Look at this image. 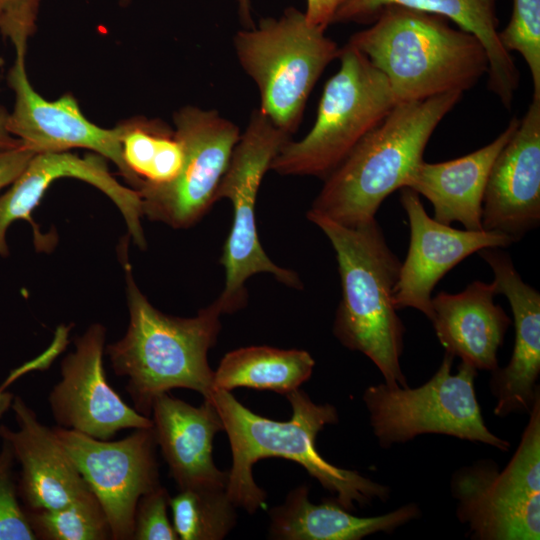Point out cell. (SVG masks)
Returning <instances> with one entry per match:
<instances>
[{
    "label": "cell",
    "mask_w": 540,
    "mask_h": 540,
    "mask_svg": "<svg viewBox=\"0 0 540 540\" xmlns=\"http://www.w3.org/2000/svg\"><path fill=\"white\" fill-rule=\"evenodd\" d=\"M292 407L289 421L260 416L242 405L230 391L214 390L209 398L216 407L227 433L232 467L226 491L236 507L250 514L264 506L266 493L254 481L253 465L260 459L281 457L296 462L324 489L336 495L347 510L365 506L374 499L385 501L389 488L357 471L339 468L326 461L315 446L317 434L338 422L331 404H316L299 388L285 395Z\"/></svg>",
    "instance_id": "cell-1"
},
{
    "label": "cell",
    "mask_w": 540,
    "mask_h": 540,
    "mask_svg": "<svg viewBox=\"0 0 540 540\" xmlns=\"http://www.w3.org/2000/svg\"><path fill=\"white\" fill-rule=\"evenodd\" d=\"M124 264L129 325L106 353L114 373L127 377L126 391L134 409L151 416L154 399L173 388H187L209 398L214 371L208 363L221 329L222 312L214 301L190 318L156 309L137 287L127 259V241L120 245Z\"/></svg>",
    "instance_id": "cell-2"
},
{
    "label": "cell",
    "mask_w": 540,
    "mask_h": 540,
    "mask_svg": "<svg viewBox=\"0 0 540 540\" xmlns=\"http://www.w3.org/2000/svg\"><path fill=\"white\" fill-rule=\"evenodd\" d=\"M307 218L327 236L338 263L342 298L333 325L335 337L367 356L386 384L408 386L400 365L405 327L393 305L401 262L376 218L354 227L310 211Z\"/></svg>",
    "instance_id": "cell-3"
},
{
    "label": "cell",
    "mask_w": 540,
    "mask_h": 540,
    "mask_svg": "<svg viewBox=\"0 0 540 540\" xmlns=\"http://www.w3.org/2000/svg\"><path fill=\"white\" fill-rule=\"evenodd\" d=\"M349 43L386 77L397 104L463 93L488 70L475 35L441 16L398 5L384 7Z\"/></svg>",
    "instance_id": "cell-4"
},
{
    "label": "cell",
    "mask_w": 540,
    "mask_h": 540,
    "mask_svg": "<svg viewBox=\"0 0 540 540\" xmlns=\"http://www.w3.org/2000/svg\"><path fill=\"white\" fill-rule=\"evenodd\" d=\"M462 94L396 104L325 178L309 211L348 227L375 219L382 202L406 186L434 130Z\"/></svg>",
    "instance_id": "cell-5"
},
{
    "label": "cell",
    "mask_w": 540,
    "mask_h": 540,
    "mask_svg": "<svg viewBox=\"0 0 540 540\" xmlns=\"http://www.w3.org/2000/svg\"><path fill=\"white\" fill-rule=\"evenodd\" d=\"M338 58L312 129L281 148L270 166L276 173L326 178L397 104L386 77L352 44Z\"/></svg>",
    "instance_id": "cell-6"
},
{
    "label": "cell",
    "mask_w": 540,
    "mask_h": 540,
    "mask_svg": "<svg viewBox=\"0 0 540 540\" xmlns=\"http://www.w3.org/2000/svg\"><path fill=\"white\" fill-rule=\"evenodd\" d=\"M238 61L256 83L260 110L288 133L299 125L307 99L340 48L305 12L288 8L279 18L260 19L233 39Z\"/></svg>",
    "instance_id": "cell-7"
},
{
    "label": "cell",
    "mask_w": 540,
    "mask_h": 540,
    "mask_svg": "<svg viewBox=\"0 0 540 540\" xmlns=\"http://www.w3.org/2000/svg\"><path fill=\"white\" fill-rule=\"evenodd\" d=\"M288 141V133L275 126L260 109H255L216 190L215 201L228 199L233 207V224L220 258L225 269V285L215 300L222 314L233 313L246 305L245 283L257 273L272 274L290 287H302L295 272L276 265L268 257L259 241L255 219L262 179Z\"/></svg>",
    "instance_id": "cell-8"
},
{
    "label": "cell",
    "mask_w": 540,
    "mask_h": 540,
    "mask_svg": "<svg viewBox=\"0 0 540 540\" xmlns=\"http://www.w3.org/2000/svg\"><path fill=\"white\" fill-rule=\"evenodd\" d=\"M453 359L446 353L435 374L417 388L385 383L365 390L363 401L382 448L430 433L508 451L509 443L494 435L483 420L474 385L478 370L461 361L452 374Z\"/></svg>",
    "instance_id": "cell-9"
},
{
    "label": "cell",
    "mask_w": 540,
    "mask_h": 540,
    "mask_svg": "<svg viewBox=\"0 0 540 540\" xmlns=\"http://www.w3.org/2000/svg\"><path fill=\"white\" fill-rule=\"evenodd\" d=\"M174 122L184 150L180 173L166 185L137 191L144 216L179 229L194 225L216 202V190L241 134L217 111L193 106L180 109Z\"/></svg>",
    "instance_id": "cell-10"
},
{
    "label": "cell",
    "mask_w": 540,
    "mask_h": 540,
    "mask_svg": "<svg viewBox=\"0 0 540 540\" xmlns=\"http://www.w3.org/2000/svg\"><path fill=\"white\" fill-rule=\"evenodd\" d=\"M53 430L100 502L112 539H132L138 500L160 485L153 427L134 429L117 441L96 439L58 425Z\"/></svg>",
    "instance_id": "cell-11"
},
{
    "label": "cell",
    "mask_w": 540,
    "mask_h": 540,
    "mask_svg": "<svg viewBox=\"0 0 540 540\" xmlns=\"http://www.w3.org/2000/svg\"><path fill=\"white\" fill-rule=\"evenodd\" d=\"M15 60L8 73V84L15 94L7 128L21 144L34 152H66L87 148L112 161L135 190L141 181L128 169L123 159L121 139L124 125L105 129L90 122L77 101L69 94L48 101L32 87L26 71V47H16Z\"/></svg>",
    "instance_id": "cell-12"
},
{
    "label": "cell",
    "mask_w": 540,
    "mask_h": 540,
    "mask_svg": "<svg viewBox=\"0 0 540 540\" xmlns=\"http://www.w3.org/2000/svg\"><path fill=\"white\" fill-rule=\"evenodd\" d=\"M106 329L91 325L75 339V351L61 362V380L49 394L58 426L100 440L122 429L153 427L150 417L126 404L106 380L103 353Z\"/></svg>",
    "instance_id": "cell-13"
},
{
    "label": "cell",
    "mask_w": 540,
    "mask_h": 540,
    "mask_svg": "<svg viewBox=\"0 0 540 540\" xmlns=\"http://www.w3.org/2000/svg\"><path fill=\"white\" fill-rule=\"evenodd\" d=\"M400 203L409 221L410 242L393 290V305L396 310L414 308L432 321V291L446 273L473 253L514 242L501 232L459 230L436 221L411 188L400 189Z\"/></svg>",
    "instance_id": "cell-14"
},
{
    "label": "cell",
    "mask_w": 540,
    "mask_h": 540,
    "mask_svg": "<svg viewBox=\"0 0 540 540\" xmlns=\"http://www.w3.org/2000/svg\"><path fill=\"white\" fill-rule=\"evenodd\" d=\"M539 224L540 98L533 97L490 169L482 203V226L517 242Z\"/></svg>",
    "instance_id": "cell-15"
},
{
    "label": "cell",
    "mask_w": 540,
    "mask_h": 540,
    "mask_svg": "<svg viewBox=\"0 0 540 540\" xmlns=\"http://www.w3.org/2000/svg\"><path fill=\"white\" fill-rule=\"evenodd\" d=\"M478 253L493 272L497 293L509 301L515 328L509 363L492 371L490 387L497 399L494 413L505 417L530 412L539 394L540 293L523 281L511 257L501 248H485Z\"/></svg>",
    "instance_id": "cell-16"
},
{
    "label": "cell",
    "mask_w": 540,
    "mask_h": 540,
    "mask_svg": "<svg viewBox=\"0 0 540 540\" xmlns=\"http://www.w3.org/2000/svg\"><path fill=\"white\" fill-rule=\"evenodd\" d=\"M62 177L80 179L102 191L120 210L134 243L141 249L146 247L141 223L144 214L138 191L119 183L101 155L79 157L66 151L35 154L10 189L0 197V256L8 255V227L18 219L33 224L32 210L50 184Z\"/></svg>",
    "instance_id": "cell-17"
},
{
    "label": "cell",
    "mask_w": 540,
    "mask_h": 540,
    "mask_svg": "<svg viewBox=\"0 0 540 540\" xmlns=\"http://www.w3.org/2000/svg\"><path fill=\"white\" fill-rule=\"evenodd\" d=\"M11 408L18 429L1 425L0 437L21 466L17 491L23 508L58 509L91 493L53 428L42 424L21 397H14Z\"/></svg>",
    "instance_id": "cell-18"
},
{
    "label": "cell",
    "mask_w": 540,
    "mask_h": 540,
    "mask_svg": "<svg viewBox=\"0 0 540 540\" xmlns=\"http://www.w3.org/2000/svg\"><path fill=\"white\" fill-rule=\"evenodd\" d=\"M151 416L157 446L179 489L227 487L228 472L216 467L212 454L214 437L224 426L210 400L195 407L162 393L153 401Z\"/></svg>",
    "instance_id": "cell-19"
},
{
    "label": "cell",
    "mask_w": 540,
    "mask_h": 540,
    "mask_svg": "<svg viewBox=\"0 0 540 540\" xmlns=\"http://www.w3.org/2000/svg\"><path fill=\"white\" fill-rule=\"evenodd\" d=\"M494 282L474 281L459 293L439 292L432 297L431 321L446 353L477 370L498 368V350L512 323L502 307Z\"/></svg>",
    "instance_id": "cell-20"
},
{
    "label": "cell",
    "mask_w": 540,
    "mask_h": 540,
    "mask_svg": "<svg viewBox=\"0 0 540 540\" xmlns=\"http://www.w3.org/2000/svg\"><path fill=\"white\" fill-rule=\"evenodd\" d=\"M519 123L513 118L492 142L465 156L439 163L424 160L410 174L406 186L424 196L434 208V219L466 230H484L482 203L488 175L502 147Z\"/></svg>",
    "instance_id": "cell-21"
},
{
    "label": "cell",
    "mask_w": 540,
    "mask_h": 540,
    "mask_svg": "<svg viewBox=\"0 0 540 540\" xmlns=\"http://www.w3.org/2000/svg\"><path fill=\"white\" fill-rule=\"evenodd\" d=\"M499 0H344L334 22L372 23L386 6L398 5L452 20L458 27L475 35L485 48L488 59V88L509 109L519 86L516 64L500 43L496 6Z\"/></svg>",
    "instance_id": "cell-22"
},
{
    "label": "cell",
    "mask_w": 540,
    "mask_h": 540,
    "mask_svg": "<svg viewBox=\"0 0 540 540\" xmlns=\"http://www.w3.org/2000/svg\"><path fill=\"white\" fill-rule=\"evenodd\" d=\"M457 516L480 540H538L540 500L514 497L498 479L494 463L481 461L457 471L452 478Z\"/></svg>",
    "instance_id": "cell-23"
},
{
    "label": "cell",
    "mask_w": 540,
    "mask_h": 540,
    "mask_svg": "<svg viewBox=\"0 0 540 540\" xmlns=\"http://www.w3.org/2000/svg\"><path fill=\"white\" fill-rule=\"evenodd\" d=\"M415 503L387 514L358 517L336 499L315 504L305 485L289 492L284 503L269 511V538L278 540H360L377 532L391 533L418 518Z\"/></svg>",
    "instance_id": "cell-24"
},
{
    "label": "cell",
    "mask_w": 540,
    "mask_h": 540,
    "mask_svg": "<svg viewBox=\"0 0 540 540\" xmlns=\"http://www.w3.org/2000/svg\"><path fill=\"white\" fill-rule=\"evenodd\" d=\"M315 361L305 350L250 346L228 352L214 371V390L237 387L287 395L312 374Z\"/></svg>",
    "instance_id": "cell-25"
},
{
    "label": "cell",
    "mask_w": 540,
    "mask_h": 540,
    "mask_svg": "<svg viewBox=\"0 0 540 540\" xmlns=\"http://www.w3.org/2000/svg\"><path fill=\"white\" fill-rule=\"evenodd\" d=\"M121 144L125 164L141 181V187L166 185L180 173L184 161L182 144L174 132L163 126L124 125Z\"/></svg>",
    "instance_id": "cell-26"
},
{
    "label": "cell",
    "mask_w": 540,
    "mask_h": 540,
    "mask_svg": "<svg viewBox=\"0 0 540 540\" xmlns=\"http://www.w3.org/2000/svg\"><path fill=\"white\" fill-rule=\"evenodd\" d=\"M173 527L181 540H221L236 525V506L226 486L179 489L170 497Z\"/></svg>",
    "instance_id": "cell-27"
},
{
    "label": "cell",
    "mask_w": 540,
    "mask_h": 540,
    "mask_svg": "<svg viewBox=\"0 0 540 540\" xmlns=\"http://www.w3.org/2000/svg\"><path fill=\"white\" fill-rule=\"evenodd\" d=\"M25 513L36 539H112L106 514L93 492L58 509L25 510Z\"/></svg>",
    "instance_id": "cell-28"
},
{
    "label": "cell",
    "mask_w": 540,
    "mask_h": 540,
    "mask_svg": "<svg viewBox=\"0 0 540 540\" xmlns=\"http://www.w3.org/2000/svg\"><path fill=\"white\" fill-rule=\"evenodd\" d=\"M512 1L510 21L498 37L509 53L521 54L531 74L533 97L540 98V0Z\"/></svg>",
    "instance_id": "cell-29"
},
{
    "label": "cell",
    "mask_w": 540,
    "mask_h": 540,
    "mask_svg": "<svg viewBox=\"0 0 540 540\" xmlns=\"http://www.w3.org/2000/svg\"><path fill=\"white\" fill-rule=\"evenodd\" d=\"M519 447L501 478L519 495L540 498V397L536 396Z\"/></svg>",
    "instance_id": "cell-30"
},
{
    "label": "cell",
    "mask_w": 540,
    "mask_h": 540,
    "mask_svg": "<svg viewBox=\"0 0 540 540\" xmlns=\"http://www.w3.org/2000/svg\"><path fill=\"white\" fill-rule=\"evenodd\" d=\"M15 457L10 444L2 439L0 450V540H35L25 510L19 502Z\"/></svg>",
    "instance_id": "cell-31"
},
{
    "label": "cell",
    "mask_w": 540,
    "mask_h": 540,
    "mask_svg": "<svg viewBox=\"0 0 540 540\" xmlns=\"http://www.w3.org/2000/svg\"><path fill=\"white\" fill-rule=\"evenodd\" d=\"M170 496L159 485L143 494L134 515L133 540H177L178 535L167 515Z\"/></svg>",
    "instance_id": "cell-32"
},
{
    "label": "cell",
    "mask_w": 540,
    "mask_h": 540,
    "mask_svg": "<svg viewBox=\"0 0 540 540\" xmlns=\"http://www.w3.org/2000/svg\"><path fill=\"white\" fill-rule=\"evenodd\" d=\"M41 0H0V34L13 47H26L35 33Z\"/></svg>",
    "instance_id": "cell-33"
},
{
    "label": "cell",
    "mask_w": 540,
    "mask_h": 540,
    "mask_svg": "<svg viewBox=\"0 0 540 540\" xmlns=\"http://www.w3.org/2000/svg\"><path fill=\"white\" fill-rule=\"evenodd\" d=\"M34 155L23 145L0 152V191L14 182Z\"/></svg>",
    "instance_id": "cell-34"
},
{
    "label": "cell",
    "mask_w": 540,
    "mask_h": 540,
    "mask_svg": "<svg viewBox=\"0 0 540 540\" xmlns=\"http://www.w3.org/2000/svg\"><path fill=\"white\" fill-rule=\"evenodd\" d=\"M344 0H307L305 11L308 22L322 30L333 23L336 11Z\"/></svg>",
    "instance_id": "cell-35"
},
{
    "label": "cell",
    "mask_w": 540,
    "mask_h": 540,
    "mask_svg": "<svg viewBox=\"0 0 540 540\" xmlns=\"http://www.w3.org/2000/svg\"><path fill=\"white\" fill-rule=\"evenodd\" d=\"M9 113L0 107V152L11 150L21 146V142L9 132L7 120Z\"/></svg>",
    "instance_id": "cell-36"
},
{
    "label": "cell",
    "mask_w": 540,
    "mask_h": 540,
    "mask_svg": "<svg viewBox=\"0 0 540 540\" xmlns=\"http://www.w3.org/2000/svg\"><path fill=\"white\" fill-rule=\"evenodd\" d=\"M14 396L12 393L5 391V388L0 387V418L11 407Z\"/></svg>",
    "instance_id": "cell-37"
},
{
    "label": "cell",
    "mask_w": 540,
    "mask_h": 540,
    "mask_svg": "<svg viewBox=\"0 0 540 540\" xmlns=\"http://www.w3.org/2000/svg\"><path fill=\"white\" fill-rule=\"evenodd\" d=\"M238 4L240 15L245 21L247 28L253 27L250 16V0H238Z\"/></svg>",
    "instance_id": "cell-38"
}]
</instances>
